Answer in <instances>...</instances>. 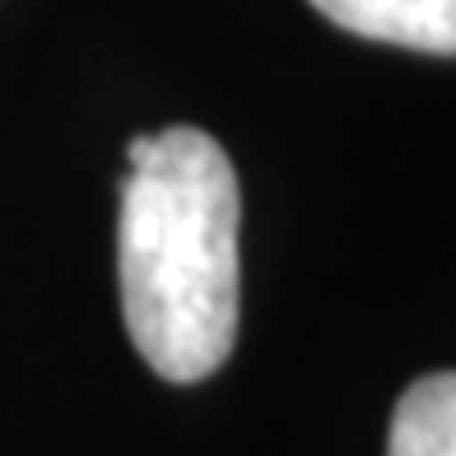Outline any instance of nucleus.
<instances>
[{
  "mask_svg": "<svg viewBox=\"0 0 456 456\" xmlns=\"http://www.w3.org/2000/svg\"><path fill=\"white\" fill-rule=\"evenodd\" d=\"M121 177V313L135 354L168 382H200L238 336V177L196 126L126 144Z\"/></svg>",
  "mask_w": 456,
  "mask_h": 456,
  "instance_id": "f257e3e1",
  "label": "nucleus"
},
{
  "mask_svg": "<svg viewBox=\"0 0 456 456\" xmlns=\"http://www.w3.org/2000/svg\"><path fill=\"white\" fill-rule=\"evenodd\" d=\"M336 28L410 52L456 56V0H313Z\"/></svg>",
  "mask_w": 456,
  "mask_h": 456,
  "instance_id": "f03ea898",
  "label": "nucleus"
},
{
  "mask_svg": "<svg viewBox=\"0 0 456 456\" xmlns=\"http://www.w3.org/2000/svg\"><path fill=\"white\" fill-rule=\"evenodd\" d=\"M387 456H456V372L419 378L401 396Z\"/></svg>",
  "mask_w": 456,
  "mask_h": 456,
  "instance_id": "7ed1b4c3",
  "label": "nucleus"
}]
</instances>
